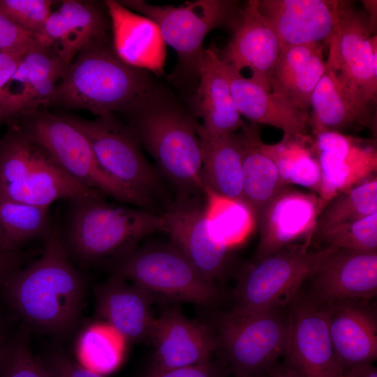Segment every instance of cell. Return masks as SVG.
<instances>
[{
	"instance_id": "836d02e7",
	"label": "cell",
	"mask_w": 377,
	"mask_h": 377,
	"mask_svg": "<svg viewBox=\"0 0 377 377\" xmlns=\"http://www.w3.org/2000/svg\"><path fill=\"white\" fill-rule=\"evenodd\" d=\"M126 338L105 322L94 323L80 334L77 355L84 367L101 375L116 370L124 357Z\"/></svg>"
},
{
	"instance_id": "cb8c5ba5",
	"label": "cell",
	"mask_w": 377,
	"mask_h": 377,
	"mask_svg": "<svg viewBox=\"0 0 377 377\" xmlns=\"http://www.w3.org/2000/svg\"><path fill=\"white\" fill-rule=\"evenodd\" d=\"M113 34V49L127 64L161 74L166 57L165 43L158 25L119 1H105Z\"/></svg>"
},
{
	"instance_id": "30bf717a",
	"label": "cell",
	"mask_w": 377,
	"mask_h": 377,
	"mask_svg": "<svg viewBox=\"0 0 377 377\" xmlns=\"http://www.w3.org/2000/svg\"><path fill=\"white\" fill-rule=\"evenodd\" d=\"M20 120L19 125L27 135L81 184L124 202L149 206L100 166L87 138L63 116L40 110Z\"/></svg>"
},
{
	"instance_id": "8992f818",
	"label": "cell",
	"mask_w": 377,
	"mask_h": 377,
	"mask_svg": "<svg viewBox=\"0 0 377 377\" xmlns=\"http://www.w3.org/2000/svg\"><path fill=\"white\" fill-rule=\"evenodd\" d=\"M368 17L351 1H339V21L327 42L325 67L346 94L364 127L373 124L377 92V42Z\"/></svg>"
},
{
	"instance_id": "52a82bcc",
	"label": "cell",
	"mask_w": 377,
	"mask_h": 377,
	"mask_svg": "<svg viewBox=\"0 0 377 377\" xmlns=\"http://www.w3.org/2000/svg\"><path fill=\"white\" fill-rule=\"evenodd\" d=\"M311 242L307 238L302 243L290 244L245 266L235 289L233 306L228 313L245 316L288 304L336 248L328 246L311 252Z\"/></svg>"
},
{
	"instance_id": "7a4b0ae2",
	"label": "cell",
	"mask_w": 377,
	"mask_h": 377,
	"mask_svg": "<svg viewBox=\"0 0 377 377\" xmlns=\"http://www.w3.org/2000/svg\"><path fill=\"white\" fill-rule=\"evenodd\" d=\"M151 82L142 69L122 61L106 38L84 47L66 67L50 105L83 109L98 117L137 111L151 96Z\"/></svg>"
},
{
	"instance_id": "e575fe53",
	"label": "cell",
	"mask_w": 377,
	"mask_h": 377,
	"mask_svg": "<svg viewBox=\"0 0 377 377\" xmlns=\"http://www.w3.org/2000/svg\"><path fill=\"white\" fill-rule=\"evenodd\" d=\"M53 228L49 207L0 200V235L9 251L38 237L45 238Z\"/></svg>"
},
{
	"instance_id": "4dcf8cb0",
	"label": "cell",
	"mask_w": 377,
	"mask_h": 377,
	"mask_svg": "<svg viewBox=\"0 0 377 377\" xmlns=\"http://www.w3.org/2000/svg\"><path fill=\"white\" fill-rule=\"evenodd\" d=\"M264 149L276 165L283 181L299 184L320 193L321 169L314 140L310 136L283 135L275 145H263Z\"/></svg>"
},
{
	"instance_id": "60d3db41",
	"label": "cell",
	"mask_w": 377,
	"mask_h": 377,
	"mask_svg": "<svg viewBox=\"0 0 377 377\" xmlns=\"http://www.w3.org/2000/svg\"><path fill=\"white\" fill-rule=\"evenodd\" d=\"M42 363L50 377H105L76 363L61 353L51 354Z\"/></svg>"
},
{
	"instance_id": "7c38bea8",
	"label": "cell",
	"mask_w": 377,
	"mask_h": 377,
	"mask_svg": "<svg viewBox=\"0 0 377 377\" xmlns=\"http://www.w3.org/2000/svg\"><path fill=\"white\" fill-rule=\"evenodd\" d=\"M88 140L100 166L114 180L150 204L159 188L157 175L141 153L133 131L112 114L88 120L64 117Z\"/></svg>"
},
{
	"instance_id": "4316f807",
	"label": "cell",
	"mask_w": 377,
	"mask_h": 377,
	"mask_svg": "<svg viewBox=\"0 0 377 377\" xmlns=\"http://www.w3.org/2000/svg\"><path fill=\"white\" fill-rule=\"evenodd\" d=\"M325 71L322 43L284 47L270 75V90L308 112L311 95Z\"/></svg>"
},
{
	"instance_id": "6da1fadb",
	"label": "cell",
	"mask_w": 377,
	"mask_h": 377,
	"mask_svg": "<svg viewBox=\"0 0 377 377\" xmlns=\"http://www.w3.org/2000/svg\"><path fill=\"white\" fill-rule=\"evenodd\" d=\"M41 256L5 279L13 306L30 325L63 334L76 325L82 308L85 283L70 261L62 235L52 228Z\"/></svg>"
},
{
	"instance_id": "3957f363",
	"label": "cell",
	"mask_w": 377,
	"mask_h": 377,
	"mask_svg": "<svg viewBox=\"0 0 377 377\" xmlns=\"http://www.w3.org/2000/svg\"><path fill=\"white\" fill-rule=\"evenodd\" d=\"M68 175L19 124L0 138V200L49 206L59 199L103 200Z\"/></svg>"
},
{
	"instance_id": "d6986e66",
	"label": "cell",
	"mask_w": 377,
	"mask_h": 377,
	"mask_svg": "<svg viewBox=\"0 0 377 377\" xmlns=\"http://www.w3.org/2000/svg\"><path fill=\"white\" fill-rule=\"evenodd\" d=\"M370 301L348 299L322 305L342 373L377 358V310Z\"/></svg>"
},
{
	"instance_id": "ffe728a7",
	"label": "cell",
	"mask_w": 377,
	"mask_h": 377,
	"mask_svg": "<svg viewBox=\"0 0 377 377\" xmlns=\"http://www.w3.org/2000/svg\"><path fill=\"white\" fill-rule=\"evenodd\" d=\"M324 207L321 199L286 187L259 216V241L254 260L267 258L306 236L311 239L316 219Z\"/></svg>"
},
{
	"instance_id": "484cf974",
	"label": "cell",
	"mask_w": 377,
	"mask_h": 377,
	"mask_svg": "<svg viewBox=\"0 0 377 377\" xmlns=\"http://www.w3.org/2000/svg\"><path fill=\"white\" fill-rule=\"evenodd\" d=\"M199 86L193 107L206 133L219 135L234 133L245 124L235 105L230 83L215 47L204 50L198 71Z\"/></svg>"
},
{
	"instance_id": "d4e9b609",
	"label": "cell",
	"mask_w": 377,
	"mask_h": 377,
	"mask_svg": "<svg viewBox=\"0 0 377 377\" xmlns=\"http://www.w3.org/2000/svg\"><path fill=\"white\" fill-rule=\"evenodd\" d=\"M221 64L240 115L254 124L281 129L286 135H309L310 115L308 112Z\"/></svg>"
},
{
	"instance_id": "f6af8a7d",
	"label": "cell",
	"mask_w": 377,
	"mask_h": 377,
	"mask_svg": "<svg viewBox=\"0 0 377 377\" xmlns=\"http://www.w3.org/2000/svg\"><path fill=\"white\" fill-rule=\"evenodd\" d=\"M267 377H300L298 374L284 362L278 363Z\"/></svg>"
},
{
	"instance_id": "f546056e",
	"label": "cell",
	"mask_w": 377,
	"mask_h": 377,
	"mask_svg": "<svg viewBox=\"0 0 377 377\" xmlns=\"http://www.w3.org/2000/svg\"><path fill=\"white\" fill-rule=\"evenodd\" d=\"M310 129L314 135L364 127L332 73L325 71L311 98Z\"/></svg>"
},
{
	"instance_id": "ba28073f",
	"label": "cell",
	"mask_w": 377,
	"mask_h": 377,
	"mask_svg": "<svg viewBox=\"0 0 377 377\" xmlns=\"http://www.w3.org/2000/svg\"><path fill=\"white\" fill-rule=\"evenodd\" d=\"M117 260L114 272L154 299L212 307L221 298L219 284L202 275L172 244L135 248Z\"/></svg>"
},
{
	"instance_id": "d590c367",
	"label": "cell",
	"mask_w": 377,
	"mask_h": 377,
	"mask_svg": "<svg viewBox=\"0 0 377 377\" xmlns=\"http://www.w3.org/2000/svg\"><path fill=\"white\" fill-rule=\"evenodd\" d=\"M326 248L347 249L366 253L377 252V212L339 227L319 238Z\"/></svg>"
},
{
	"instance_id": "2e32d148",
	"label": "cell",
	"mask_w": 377,
	"mask_h": 377,
	"mask_svg": "<svg viewBox=\"0 0 377 377\" xmlns=\"http://www.w3.org/2000/svg\"><path fill=\"white\" fill-rule=\"evenodd\" d=\"M232 35L221 53V61L241 73L246 67L252 71L250 78L270 90L272 71L279 59L281 45L269 22L258 8V0L248 1L230 22Z\"/></svg>"
},
{
	"instance_id": "5bb4252c",
	"label": "cell",
	"mask_w": 377,
	"mask_h": 377,
	"mask_svg": "<svg viewBox=\"0 0 377 377\" xmlns=\"http://www.w3.org/2000/svg\"><path fill=\"white\" fill-rule=\"evenodd\" d=\"M149 340L154 353L147 372L202 364L213 359L218 350L212 327L188 318L177 305L165 308L156 318Z\"/></svg>"
},
{
	"instance_id": "74e56055",
	"label": "cell",
	"mask_w": 377,
	"mask_h": 377,
	"mask_svg": "<svg viewBox=\"0 0 377 377\" xmlns=\"http://www.w3.org/2000/svg\"><path fill=\"white\" fill-rule=\"evenodd\" d=\"M1 377H50L42 362L22 343H15L1 355Z\"/></svg>"
},
{
	"instance_id": "b9f144b4",
	"label": "cell",
	"mask_w": 377,
	"mask_h": 377,
	"mask_svg": "<svg viewBox=\"0 0 377 377\" xmlns=\"http://www.w3.org/2000/svg\"><path fill=\"white\" fill-rule=\"evenodd\" d=\"M23 56L0 52V99L4 87L14 73Z\"/></svg>"
},
{
	"instance_id": "d6a6232c",
	"label": "cell",
	"mask_w": 377,
	"mask_h": 377,
	"mask_svg": "<svg viewBox=\"0 0 377 377\" xmlns=\"http://www.w3.org/2000/svg\"><path fill=\"white\" fill-rule=\"evenodd\" d=\"M207 226L212 238L232 249L240 244L252 229L254 215L242 201L219 195L205 187Z\"/></svg>"
},
{
	"instance_id": "4fadbf2b",
	"label": "cell",
	"mask_w": 377,
	"mask_h": 377,
	"mask_svg": "<svg viewBox=\"0 0 377 377\" xmlns=\"http://www.w3.org/2000/svg\"><path fill=\"white\" fill-rule=\"evenodd\" d=\"M288 334L284 362L300 377H342L322 305L301 288L288 303Z\"/></svg>"
},
{
	"instance_id": "ab89813d",
	"label": "cell",
	"mask_w": 377,
	"mask_h": 377,
	"mask_svg": "<svg viewBox=\"0 0 377 377\" xmlns=\"http://www.w3.org/2000/svg\"><path fill=\"white\" fill-rule=\"evenodd\" d=\"M230 371L226 362L217 359L196 365L158 372L145 371L143 377H229Z\"/></svg>"
},
{
	"instance_id": "603a6c76",
	"label": "cell",
	"mask_w": 377,
	"mask_h": 377,
	"mask_svg": "<svg viewBox=\"0 0 377 377\" xmlns=\"http://www.w3.org/2000/svg\"><path fill=\"white\" fill-rule=\"evenodd\" d=\"M107 29V20L94 3L66 0L52 12L36 40L69 65L88 43L106 38Z\"/></svg>"
},
{
	"instance_id": "44dd1931",
	"label": "cell",
	"mask_w": 377,
	"mask_h": 377,
	"mask_svg": "<svg viewBox=\"0 0 377 377\" xmlns=\"http://www.w3.org/2000/svg\"><path fill=\"white\" fill-rule=\"evenodd\" d=\"M339 1L258 0L261 14L269 22L281 48L327 43L339 21Z\"/></svg>"
},
{
	"instance_id": "1f68e13d",
	"label": "cell",
	"mask_w": 377,
	"mask_h": 377,
	"mask_svg": "<svg viewBox=\"0 0 377 377\" xmlns=\"http://www.w3.org/2000/svg\"><path fill=\"white\" fill-rule=\"evenodd\" d=\"M377 212L376 178L362 182L332 198L319 213L311 239Z\"/></svg>"
},
{
	"instance_id": "bcb514c9",
	"label": "cell",
	"mask_w": 377,
	"mask_h": 377,
	"mask_svg": "<svg viewBox=\"0 0 377 377\" xmlns=\"http://www.w3.org/2000/svg\"><path fill=\"white\" fill-rule=\"evenodd\" d=\"M0 251H9L7 250L5 244H4V242L3 241V239L0 235Z\"/></svg>"
},
{
	"instance_id": "f1b7e54d",
	"label": "cell",
	"mask_w": 377,
	"mask_h": 377,
	"mask_svg": "<svg viewBox=\"0 0 377 377\" xmlns=\"http://www.w3.org/2000/svg\"><path fill=\"white\" fill-rule=\"evenodd\" d=\"M241 129L243 200L258 219L265 208L287 186L276 163L264 149L258 128L244 124Z\"/></svg>"
},
{
	"instance_id": "9a60e30c",
	"label": "cell",
	"mask_w": 377,
	"mask_h": 377,
	"mask_svg": "<svg viewBox=\"0 0 377 377\" xmlns=\"http://www.w3.org/2000/svg\"><path fill=\"white\" fill-rule=\"evenodd\" d=\"M68 66L52 50L40 45L24 54L4 87L0 123L24 119L50 105Z\"/></svg>"
},
{
	"instance_id": "8d00e7d4",
	"label": "cell",
	"mask_w": 377,
	"mask_h": 377,
	"mask_svg": "<svg viewBox=\"0 0 377 377\" xmlns=\"http://www.w3.org/2000/svg\"><path fill=\"white\" fill-rule=\"evenodd\" d=\"M51 0H0V12L36 38L52 13Z\"/></svg>"
},
{
	"instance_id": "7402d4cb",
	"label": "cell",
	"mask_w": 377,
	"mask_h": 377,
	"mask_svg": "<svg viewBox=\"0 0 377 377\" xmlns=\"http://www.w3.org/2000/svg\"><path fill=\"white\" fill-rule=\"evenodd\" d=\"M95 297L98 316L126 340L149 339L156 320L151 295L114 272L96 286Z\"/></svg>"
},
{
	"instance_id": "ee69618b",
	"label": "cell",
	"mask_w": 377,
	"mask_h": 377,
	"mask_svg": "<svg viewBox=\"0 0 377 377\" xmlns=\"http://www.w3.org/2000/svg\"><path fill=\"white\" fill-rule=\"evenodd\" d=\"M342 377H377V369L373 363L362 364L344 371Z\"/></svg>"
},
{
	"instance_id": "277c9868",
	"label": "cell",
	"mask_w": 377,
	"mask_h": 377,
	"mask_svg": "<svg viewBox=\"0 0 377 377\" xmlns=\"http://www.w3.org/2000/svg\"><path fill=\"white\" fill-rule=\"evenodd\" d=\"M62 238L69 256L90 264L117 260L145 237L163 230L161 216L149 211L106 204L103 200L70 201Z\"/></svg>"
},
{
	"instance_id": "ac0fdd59",
	"label": "cell",
	"mask_w": 377,
	"mask_h": 377,
	"mask_svg": "<svg viewBox=\"0 0 377 377\" xmlns=\"http://www.w3.org/2000/svg\"><path fill=\"white\" fill-rule=\"evenodd\" d=\"M308 279L309 288L304 291L320 305L371 300L377 294V252L334 248Z\"/></svg>"
},
{
	"instance_id": "7bdbcfd3",
	"label": "cell",
	"mask_w": 377,
	"mask_h": 377,
	"mask_svg": "<svg viewBox=\"0 0 377 377\" xmlns=\"http://www.w3.org/2000/svg\"><path fill=\"white\" fill-rule=\"evenodd\" d=\"M20 261V254L15 251H0V279L6 278L10 272L17 269Z\"/></svg>"
},
{
	"instance_id": "f35d334b",
	"label": "cell",
	"mask_w": 377,
	"mask_h": 377,
	"mask_svg": "<svg viewBox=\"0 0 377 377\" xmlns=\"http://www.w3.org/2000/svg\"><path fill=\"white\" fill-rule=\"evenodd\" d=\"M40 45L36 38L24 31L0 12V52L24 55Z\"/></svg>"
},
{
	"instance_id": "8fae6325",
	"label": "cell",
	"mask_w": 377,
	"mask_h": 377,
	"mask_svg": "<svg viewBox=\"0 0 377 377\" xmlns=\"http://www.w3.org/2000/svg\"><path fill=\"white\" fill-rule=\"evenodd\" d=\"M119 2L153 20L164 42L177 52L180 71L194 75H198L206 35L226 22L230 23L236 13V3L228 0H197L177 7L155 6L142 0Z\"/></svg>"
},
{
	"instance_id": "e0dca14e",
	"label": "cell",
	"mask_w": 377,
	"mask_h": 377,
	"mask_svg": "<svg viewBox=\"0 0 377 377\" xmlns=\"http://www.w3.org/2000/svg\"><path fill=\"white\" fill-rule=\"evenodd\" d=\"M161 217L162 230L170 235L172 244L209 280L216 283L221 281L228 272L231 249L209 234L204 207L182 198Z\"/></svg>"
},
{
	"instance_id": "5b68a950",
	"label": "cell",
	"mask_w": 377,
	"mask_h": 377,
	"mask_svg": "<svg viewBox=\"0 0 377 377\" xmlns=\"http://www.w3.org/2000/svg\"><path fill=\"white\" fill-rule=\"evenodd\" d=\"M211 327L216 353L234 377H267L286 348L288 304L245 316L223 313Z\"/></svg>"
},
{
	"instance_id": "9c48e42d",
	"label": "cell",
	"mask_w": 377,
	"mask_h": 377,
	"mask_svg": "<svg viewBox=\"0 0 377 377\" xmlns=\"http://www.w3.org/2000/svg\"><path fill=\"white\" fill-rule=\"evenodd\" d=\"M198 124L181 110L163 105L142 111L131 129L163 172L186 191L203 192L205 187Z\"/></svg>"
},
{
	"instance_id": "83f0119b",
	"label": "cell",
	"mask_w": 377,
	"mask_h": 377,
	"mask_svg": "<svg viewBox=\"0 0 377 377\" xmlns=\"http://www.w3.org/2000/svg\"><path fill=\"white\" fill-rule=\"evenodd\" d=\"M197 131L201 146L202 173L205 186L219 195L244 202L241 133L209 135L204 132L199 124Z\"/></svg>"
}]
</instances>
